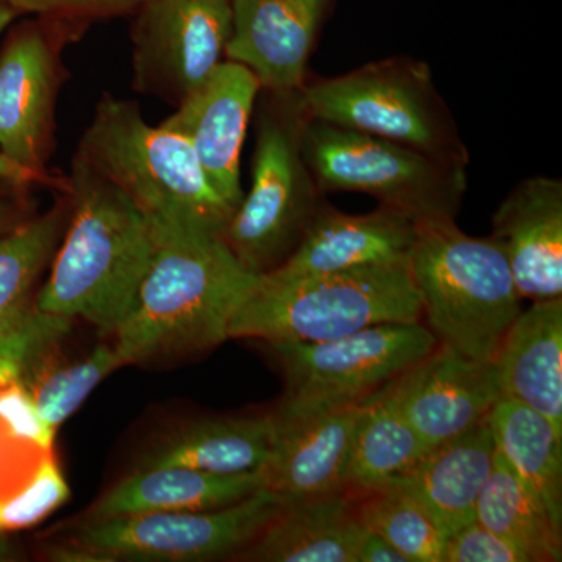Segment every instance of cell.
<instances>
[{
  "mask_svg": "<svg viewBox=\"0 0 562 562\" xmlns=\"http://www.w3.org/2000/svg\"><path fill=\"white\" fill-rule=\"evenodd\" d=\"M387 387L428 449L482 424L502 397L494 361L472 360L442 344Z\"/></svg>",
  "mask_w": 562,
  "mask_h": 562,
  "instance_id": "13",
  "label": "cell"
},
{
  "mask_svg": "<svg viewBox=\"0 0 562 562\" xmlns=\"http://www.w3.org/2000/svg\"><path fill=\"white\" fill-rule=\"evenodd\" d=\"M272 441V414L199 420L166 439L144 465H183L214 473L261 471Z\"/></svg>",
  "mask_w": 562,
  "mask_h": 562,
  "instance_id": "25",
  "label": "cell"
},
{
  "mask_svg": "<svg viewBox=\"0 0 562 562\" xmlns=\"http://www.w3.org/2000/svg\"><path fill=\"white\" fill-rule=\"evenodd\" d=\"M16 16V11L7 7L5 3L0 2V33L5 31Z\"/></svg>",
  "mask_w": 562,
  "mask_h": 562,
  "instance_id": "36",
  "label": "cell"
},
{
  "mask_svg": "<svg viewBox=\"0 0 562 562\" xmlns=\"http://www.w3.org/2000/svg\"><path fill=\"white\" fill-rule=\"evenodd\" d=\"M497 452L562 530V432L524 403L501 397L487 416Z\"/></svg>",
  "mask_w": 562,
  "mask_h": 562,
  "instance_id": "24",
  "label": "cell"
},
{
  "mask_svg": "<svg viewBox=\"0 0 562 562\" xmlns=\"http://www.w3.org/2000/svg\"><path fill=\"white\" fill-rule=\"evenodd\" d=\"M475 520L516 547L528 562L562 560V530L498 452L480 491Z\"/></svg>",
  "mask_w": 562,
  "mask_h": 562,
  "instance_id": "28",
  "label": "cell"
},
{
  "mask_svg": "<svg viewBox=\"0 0 562 562\" xmlns=\"http://www.w3.org/2000/svg\"><path fill=\"white\" fill-rule=\"evenodd\" d=\"M60 50L46 32L22 25L0 50V151L49 187L68 180L46 171L54 146L55 105L61 83Z\"/></svg>",
  "mask_w": 562,
  "mask_h": 562,
  "instance_id": "12",
  "label": "cell"
},
{
  "mask_svg": "<svg viewBox=\"0 0 562 562\" xmlns=\"http://www.w3.org/2000/svg\"><path fill=\"white\" fill-rule=\"evenodd\" d=\"M303 158L322 192H361L413 221L454 220L468 168L395 140L308 120Z\"/></svg>",
  "mask_w": 562,
  "mask_h": 562,
  "instance_id": "8",
  "label": "cell"
},
{
  "mask_svg": "<svg viewBox=\"0 0 562 562\" xmlns=\"http://www.w3.org/2000/svg\"><path fill=\"white\" fill-rule=\"evenodd\" d=\"M491 239L501 246L520 297L562 299V181H520L492 216Z\"/></svg>",
  "mask_w": 562,
  "mask_h": 562,
  "instance_id": "18",
  "label": "cell"
},
{
  "mask_svg": "<svg viewBox=\"0 0 562 562\" xmlns=\"http://www.w3.org/2000/svg\"><path fill=\"white\" fill-rule=\"evenodd\" d=\"M446 562H528L516 547L473 520L446 541Z\"/></svg>",
  "mask_w": 562,
  "mask_h": 562,
  "instance_id": "31",
  "label": "cell"
},
{
  "mask_svg": "<svg viewBox=\"0 0 562 562\" xmlns=\"http://www.w3.org/2000/svg\"><path fill=\"white\" fill-rule=\"evenodd\" d=\"M286 505L262 490L213 512L133 514L85 520L57 553L63 561L194 562L238 557Z\"/></svg>",
  "mask_w": 562,
  "mask_h": 562,
  "instance_id": "9",
  "label": "cell"
},
{
  "mask_svg": "<svg viewBox=\"0 0 562 562\" xmlns=\"http://www.w3.org/2000/svg\"><path fill=\"white\" fill-rule=\"evenodd\" d=\"M310 120L328 122L469 166L457 121L447 109L430 66L409 57L369 63L333 79L306 81L301 90Z\"/></svg>",
  "mask_w": 562,
  "mask_h": 562,
  "instance_id": "7",
  "label": "cell"
},
{
  "mask_svg": "<svg viewBox=\"0 0 562 562\" xmlns=\"http://www.w3.org/2000/svg\"><path fill=\"white\" fill-rule=\"evenodd\" d=\"M358 416L360 405L317 412L279 406L271 454L261 469L265 490L286 505L346 491Z\"/></svg>",
  "mask_w": 562,
  "mask_h": 562,
  "instance_id": "15",
  "label": "cell"
},
{
  "mask_svg": "<svg viewBox=\"0 0 562 562\" xmlns=\"http://www.w3.org/2000/svg\"><path fill=\"white\" fill-rule=\"evenodd\" d=\"M20 13L52 18L106 16L138 9L144 0H0Z\"/></svg>",
  "mask_w": 562,
  "mask_h": 562,
  "instance_id": "32",
  "label": "cell"
},
{
  "mask_svg": "<svg viewBox=\"0 0 562 562\" xmlns=\"http://www.w3.org/2000/svg\"><path fill=\"white\" fill-rule=\"evenodd\" d=\"M494 364L502 397L530 406L562 432V299L522 310Z\"/></svg>",
  "mask_w": 562,
  "mask_h": 562,
  "instance_id": "23",
  "label": "cell"
},
{
  "mask_svg": "<svg viewBox=\"0 0 562 562\" xmlns=\"http://www.w3.org/2000/svg\"><path fill=\"white\" fill-rule=\"evenodd\" d=\"M262 490L261 471L214 473L183 465H143L102 495L87 520L144 513L213 512Z\"/></svg>",
  "mask_w": 562,
  "mask_h": 562,
  "instance_id": "20",
  "label": "cell"
},
{
  "mask_svg": "<svg viewBox=\"0 0 562 562\" xmlns=\"http://www.w3.org/2000/svg\"><path fill=\"white\" fill-rule=\"evenodd\" d=\"M79 155L151 222L224 236L236 210L214 190L183 136L151 127L131 102L99 103Z\"/></svg>",
  "mask_w": 562,
  "mask_h": 562,
  "instance_id": "4",
  "label": "cell"
},
{
  "mask_svg": "<svg viewBox=\"0 0 562 562\" xmlns=\"http://www.w3.org/2000/svg\"><path fill=\"white\" fill-rule=\"evenodd\" d=\"M133 69L140 92L179 105L221 65L232 36V0H144Z\"/></svg>",
  "mask_w": 562,
  "mask_h": 562,
  "instance_id": "11",
  "label": "cell"
},
{
  "mask_svg": "<svg viewBox=\"0 0 562 562\" xmlns=\"http://www.w3.org/2000/svg\"><path fill=\"white\" fill-rule=\"evenodd\" d=\"M69 224L35 308L90 322L114 335L154 250V225L139 206L77 154L68 179Z\"/></svg>",
  "mask_w": 562,
  "mask_h": 562,
  "instance_id": "2",
  "label": "cell"
},
{
  "mask_svg": "<svg viewBox=\"0 0 562 562\" xmlns=\"http://www.w3.org/2000/svg\"><path fill=\"white\" fill-rule=\"evenodd\" d=\"M422 314L408 260L295 280L261 276L233 316L228 339L330 341L373 325L422 322Z\"/></svg>",
  "mask_w": 562,
  "mask_h": 562,
  "instance_id": "5",
  "label": "cell"
},
{
  "mask_svg": "<svg viewBox=\"0 0 562 562\" xmlns=\"http://www.w3.org/2000/svg\"><path fill=\"white\" fill-rule=\"evenodd\" d=\"M358 562H409L394 546L384 541L382 536L366 531L362 538Z\"/></svg>",
  "mask_w": 562,
  "mask_h": 562,
  "instance_id": "34",
  "label": "cell"
},
{
  "mask_svg": "<svg viewBox=\"0 0 562 562\" xmlns=\"http://www.w3.org/2000/svg\"><path fill=\"white\" fill-rule=\"evenodd\" d=\"M151 225L149 266L114 333L122 366L227 341L233 316L260 279L220 236Z\"/></svg>",
  "mask_w": 562,
  "mask_h": 562,
  "instance_id": "1",
  "label": "cell"
},
{
  "mask_svg": "<svg viewBox=\"0 0 562 562\" xmlns=\"http://www.w3.org/2000/svg\"><path fill=\"white\" fill-rule=\"evenodd\" d=\"M308 120L301 90L269 92L258 121L250 191L222 236L255 276L276 271L291 257L325 203L303 158Z\"/></svg>",
  "mask_w": 562,
  "mask_h": 562,
  "instance_id": "6",
  "label": "cell"
},
{
  "mask_svg": "<svg viewBox=\"0 0 562 562\" xmlns=\"http://www.w3.org/2000/svg\"><path fill=\"white\" fill-rule=\"evenodd\" d=\"M261 90L260 80L249 68L241 63L222 61L161 124L190 143L214 190L235 210L244 198V140Z\"/></svg>",
  "mask_w": 562,
  "mask_h": 562,
  "instance_id": "14",
  "label": "cell"
},
{
  "mask_svg": "<svg viewBox=\"0 0 562 562\" xmlns=\"http://www.w3.org/2000/svg\"><path fill=\"white\" fill-rule=\"evenodd\" d=\"M428 450L386 383L360 403L346 491L355 494L390 484L412 471Z\"/></svg>",
  "mask_w": 562,
  "mask_h": 562,
  "instance_id": "26",
  "label": "cell"
},
{
  "mask_svg": "<svg viewBox=\"0 0 562 562\" xmlns=\"http://www.w3.org/2000/svg\"><path fill=\"white\" fill-rule=\"evenodd\" d=\"M414 238L416 221L402 211L380 205L372 213L347 214L325 202L297 249L280 268L265 277L295 280L405 261Z\"/></svg>",
  "mask_w": 562,
  "mask_h": 562,
  "instance_id": "19",
  "label": "cell"
},
{
  "mask_svg": "<svg viewBox=\"0 0 562 562\" xmlns=\"http://www.w3.org/2000/svg\"><path fill=\"white\" fill-rule=\"evenodd\" d=\"M495 454L497 446L486 419L432 447L412 471L390 484L413 494L449 538L475 520L476 501L494 468Z\"/></svg>",
  "mask_w": 562,
  "mask_h": 562,
  "instance_id": "22",
  "label": "cell"
},
{
  "mask_svg": "<svg viewBox=\"0 0 562 562\" xmlns=\"http://www.w3.org/2000/svg\"><path fill=\"white\" fill-rule=\"evenodd\" d=\"M58 341L60 338L50 339L36 347L25 358L16 382L31 398L44 427L54 436L95 386L122 368L113 346L101 344L88 357L68 361L55 357Z\"/></svg>",
  "mask_w": 562,
  "mask_h": 562,
  "instance_id": "27",
  "label": "cell"
},
{
  "mask_svg": "<svg viewBox=\"0 0 562 562\" xmlns=\"http://www.w3.org/2000/svg\"><path fill=\"white\" fill-rule=\"evenodd\" d=\"M0 179L22 181V183L32 184V187L33 184H47L35 173L25 171L16 162L9 160L2 151H0Z\"/></svg>",
  "mask_w": 562,
  "mask_h": 562,
  "instance_id": "35",
  "label": "cell"
},
{
  "mask_svg": "<svg viewBox=\"0 0 562 562\" xmlns=\"http://www.w3.org/2000/svg\"><path fill=\"white\" fill-rule=\"evenodd\" d=\"M328 3L330 0H232L233 27L225 57L249 68L262 90H302Z\"/></svg>",
  "mask_w": 562,
  "mask_h": 562,
  "instance_id": "17",
  "label": "cell"
},
{
  "mask_svg": "<svg viewBox=\"0 0 562 562\" xmlns=\"http://www.w3.org/2000/svg\"><path fill=\"white\" fill-rule=\"evenodd\" d=\"M268 344L286 380L280 406L317 412L360 405L439 342L424 322H406L373 325L330 341Z\"/></svg>",
  "mask_w": 562,
  "mask_h": 562,
  "instance_id": "10",
  "label": "cell"
},
{
  "mask_svg": "<svg viewBox=\"0 0 562 562\" xmlns=\"http://www.w3.org/2000/svg\"><path fill=\"white\" fill-rule=\"evenodd\" d=\"M366 531L353 494L339 491L284 505L238 560L358 562Z\"/></svg>",
  "mask_w": 562,
  "mask_h": 562,
  "instance_id": "21",
  "label": "cell"
},
{
  "mask_svg": "<svg viewBox=\"0 0 562 562\" xmlns=\"http://www.w3.org/2000/svg\"><path fill=\"white\" fill-rule=\"evenodd\" d=\"M353 498L362 525L382 536L406 560L446 562V535L430 512L408 491L386 484L355 492Z\"/></svg>",
  "mask_w": 562,
  "mask_h": 562,
  "instance_id": "30",
  "label": "cell"
},
{
  "mask_svg": "<svg viewBox=\"0 0 562 562\" xmlns=\"http://www.w3.org/2000/svg\"><path fill=\"white\" fill-rule=\"evenodd\" d=\"M31 188L22 181L0 179V235L31 220Z\"/></svg>",
  "mask_w": 562,
  "mask_h": 562,
  "instance_id": "33",
  "label": "cell"
},
{
  "mask_svg": "<svg viewBox=\"0 0 562 562\" xmlns=\"http://www.w3.org/2000/svg\"><path fill=\"white\" fill-rule=\"evenodd\" d=\"M69 211L57 206L0 235V339L33 308V286L60 243Z\"/></svg>",
  "mask_w": 562,
  "mask_h": 562,
  "instance_id": "29",
  "label": "cell"
},
{
  "mask_svg": "<svg viewBox=\"0 0 562 562\" xmlns=\"http://www.w3.org/2000/svg\"><path fill=\"white\" fill-rule=\"evenodd\" d=\"M408 262L422 299V322L438 342L472 360L494 361L522 313L501 246L465 235L454 220L420 221Z\"/></svg>",
  "mask_w": 562,
  "mask_h": 562,
  "instance_id": "3",
  "label": "cell"
},
{
  "mask_svg": "<svg viewBox=\"0 0 562 562\" xmlns=\"http://www.w3.org/2000/svg\"><path fill=\"white\" fill-rule=\"evenodd\" d=\"M54 439L18 383L0 386V531L43 520L68 501Z\"/></svg>",
  "mask_w": 562,
  "mask_h": 562,
  "instance_id": "16",
  "label": "cell"
}]
</instances>
